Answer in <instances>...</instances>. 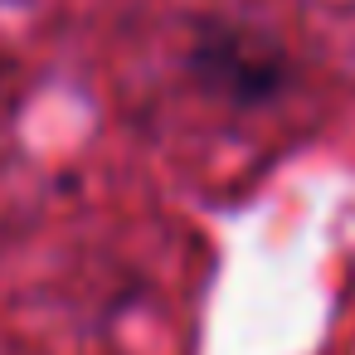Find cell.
I'll list each match as a JSON object with an SVG mask.
<instances>
[{
	"instance_id": "1",
	"label": "cell",
	"mask_w": 355,
	"mask_h": 355,
	"mask_svg": "<svg viewBox=\"0 0 355 355\" xmlns=\"http://www.w3.org/2000/svg\"><path fill=\"white\" fill-rule=\"evenodd\" d=\"M282 69H287L282 49L239 25H219V30L200 35V44H195V73L239 103H258V98L277 93Z\"/></svg>"
}]
</instances>
